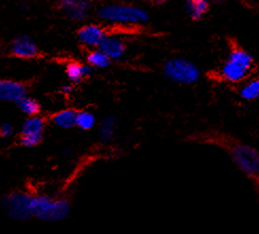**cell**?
<instances>
[{
  "mask_svg": "<svg viewBox=\"0 0 259 234\" xmlns=\"http://www.w3.org/2000/svg\"><path fill=\"white\" fill-rule=\"evenodd\" d=\"M98 16L107 24L121 26L143 25L150 18L146 10L127 4L104 5L98 10Z\"/></svg>",
  "mask_w": 259,
  "mask_h": 234,
  "instance_id": "cell-1",
  "label": "cell"
},
{
  "mask_svg": "<svg viewBox=\"0 0 259 234\" xmlns=\"http://www.w3.org/2000/svg\"><path fill=\"white\" fill-rule=\"evenodd\" d=\"M70 213V204L67 199L50 196L33 195L32 214L33 218L44 222H59L67 218Z\"/></svg>",
  "mask_w": 259,
  "mask_h": 234,
  "instance_id": "cell-2",
  "label": "cell"
},
{
  "mask_svg": "<svg viewBox=\"0 0 259 234\" xmlns=\"http://www.w3.org/2000/svg\"><path fill=\"white\" fill-rule=\"evenodd\" d=\"M253 66L254 58L251 53L242 48L235 47L221 66L220 76L229 83H240L247 78Z\"/></svg>",
  "mask_w": 259,
  "mask_h": 234,
  "instance_id": "cell-3",
  "label": "cell"
},
{
  "mask_svg": "<svg viewBox=\"0 0 259 234\" xmlns=\"http://www.w3.org/2000/svg\"><path fill=\"white\" fill-rule=\"evenodd\" d=\"M229 153L235 165L259 185V152L242 142L232 143Z\"/></svg>",
  "mask_w": 259,
  "mask_h": 234,
  "instance_id": "cell-4",
  "label": "cell"
},
{
  "mask_svg": "<svg viewBox=\"0 0 259 234\" xmlns=\"http://www.w3.org/2000/svg\"><path fill=\"white\" fill-rule=\"evenodd\" d=\"M33 194L24 191H14L6 194L0 201L7 217L16 221H28L33 218L32 214Z\"/></svg>",
  "mask_w": 259,
  "mask_h": 234,
  "instance_id": "cell-5",
  "label": "cell"
},
{
  "mask_svg": "<svg viewBox=\"0 0 259 234\" xmlns=\"http://www.w3.org/2000/svg\"><path fill=\"white\" fill-rule=\"evenodd\" d=\"M163 73L171 82L182 85L194 84L201 77L200 69L196 64L184 57L168 60L163 66Z\"/></svg>",
  "mask_w": 259,
  "mask_h": 234,
  "instance_id": "cell-6",
  "label": "cell"
},
{
  "mask_svg": "<svg viewBox=\"0 0 259 234\" xmlns=\"http://www.w3.org/2000/svg\"><path fill=\"white\" fill-rule=\"evenodd\" d=\"M46 129L45 120L39 115L27 116V119L21 124L19 142L24 147H35L38 145L42 138Z\"/></svg>",
  "mask_w": 259,
  "mask_h": 234,
  "instance_id": "cell-7",
  "label": "cell"
},
{
  "mask_svg": "<svg viewBox=\"0 0 259 234\" xmlns=\"http://www.w3.org/2000/svg\"><path fill=\"white\" fill-rule=\"evenodd\" d=\"M78 39L82 45L95 49L99 48L105 37L109 35L106 30L97 24L84 25L78 31Z\"/></svg>",
  "mask_w": 259,
  "mask_h": 234,
  "instance_id": "cell-8",
  "label": "cell"
},
{
  "mask_svg": "<svg viewBox=\"0 0 259 234\" xmlns=\"http://www.w3.org/2000/svg\"><path fill=\"white\" fill-rule=\"evenodd\" d=\"M36 42L28 35L17 36L11 45V54L20 60H32L38 55Z\"/></svg>",
  "mask_w": 259,
  "mask_h": 234,
  "instance_id": "cell-9",
  "label": "cell"
},
{
  "mask_svg": "<svg viewBox=\"0 0 259 234\" xmlns=\"http://www.w3.org/2000/svg\"><path fill=\"white\" fill-rule=\"evenodd\" d=\"M28 95L26 85L14 80L0 81V99L6 102L17 104Z\"/></svg>",
  "mask_w": 259,
  "mask_h": 234,
  "instance_id": "cell-10",
  "label": "cell"
},
{
  "mask_svg": "<svg viewBox=\"0 0 259 234\" xmlns=\"http://www.w3.org/2000/svg\"><path fill=\"white\" fill-rule=\"evenodd\" d=\"M58 5L68 18L75 21H82L88 18L91 11L90 0H59Z\"/></svg>",
  "mask_w": 259,
  "mask_h": 234,
  "instance_id": "cell-11",
  "label": "cell"
},
{
  "mask_svg": "<svg viewBox=\"0 0 259 234\" xmlns=\"http://www.w3.org/2000/svg\"><path fill=\"white\" fill-rule=\"evenodd\" d=\"M94 68L88 63L82 64L79 62H69L65 67V73L69 82L77 84L86 78H90L94 74Z\"/></svg>",
  "mask_w": 259,
  "mask_h": 234,
  "instance_id": "cell-12",
  "label": "cell"
},
{
  "mask_svg": "<svg viewBox=\"0 0 259 234\" xmlns=\"http://www.w3.org/2000/svg\"><path fill=\"white\" fill-rule=\"evenodd\" d=\"M99 48L112 61L120 60L126 50L124 41L120 37L112 36V35H107Z\"/></svg>",
  "mask_w": 259,
  "mask_h": 234,
  "instance_id": "cell-13",
  "label": "cell"
},
{
  "mask_svg": "<svg viewBox=\"0 0 259 234\" xmlns=\"http://www.w3.org/2000/svg\"><path fill=\"white\" fill-rule=\"evenodd\" d=\"M77 113L74 109L66 108L56 112L51 116V122L58 129L61 130H71L75 127L77 121Z\"/></svg>",
  "mask_w": 259,
  "mask_h": 234,
  "instance_id": "cell-14",
  "label": "cell"
},
{
  "mask_svg": "<svg viewBox=\"0 0 259 234\" xmlns=\"http://www.w3.org/2000/svg\"><path fill=\"white\" fill-rule=\"evenodd\" d=\"M117 120L113 115H107L102 119L99 126V138L102 143H110L116 135Z\"/></svg>",
  "mask_w": 259,
  "mask_h": 234,
  "instance_id": "cell-15",
  "label": "cell"
},
{
  "mask_svg": "<svg viewBox=\"0 0 259 234\" xmlns=\"http://www.w3.org/2000/svg\"><path fill=\"white\" fill-rule=\"evenodd\" d=\"M86 62L94 69H105L111 65L112 60L100 48H95L88 53Z\"/></svg>",
  "mask_w": 259,
  "mask_h": 234,
  "instance_id": "cell-16",
  "label": "cell"
},
{
  "mask_svg": "<svg viewBox=\"0 0 259 234\" xmlns=\"http://www.w3.org/2000/svg\"><path fill=\"white\" fill-rule=\"evenodd\" d=\"M185 8L187 14L193 20H198L207 13L209 0H186Z\"/></svg>",
  "mask_w": 259,
  "mask_h": 234,
  "instance_id": "cell-17",
  "label": "cell"
},
{
  "mask_svg": "<svg viewBox=\"0 0 259 234\" xmlns=\"http://www.w3.org/2000/svg\"><path fill=\"white\" fill-rule=\"evenodd\" d=\"M97 124V118L95 113L90 110H81L77 113V121H75V127L79 130L88 132L93 130Z\"/></svg>",
  "mask_w": 259,
  "mask_h": 234,
  "instance_id": "cell-18",
  "label": "cell"
},
{
  "mask_svg": "<svg viewBox=\"0 0 259 234\" xmlns=\"http://www.w3.org/2000/svg\"><path fill=\"white\" fill-rule=\"evenodd\" d=\"M16 105L18 109L27 116L38 115L40 112V104L38 103V101L31 97H28V95L23 100H20Z\"/></svg>",
  "mask_w": 259,
  "mask_h": 234,
  "instance_id": "cell-19",
  "label": "cell"
},
{
  "mask_svg": "<svg viewBox=\"0 0 259 234\" xmlns=\"http://www.w3.org/2000/svg\"><path fill=\"white\" fill-rule=\"evenodd\" d=\"M240 97L245 101H254L259 98V79L246 82L240 89Z\"/></svg>",
  "mask_w": 259,
  "mask_h": 234,
  "instance_id": "cell-20",
  "label": "cell"
},
{
  "mask_svg": "<svg viewBox=\"0 0 259 234\" xmlns=\"http://www.w3.org/2000/svg\"><path fill=\"white\" fill-rule=\"evenodd\" d=\"M13 135H14L13 126L8 122L2 123V125H0V136H2L3 138H10Z\"/></svg>",
  "mask_w": 259,
  "mask_h": 234,
  "instance_id": "cell-21",
  "label": "cell"
},
{
  "mask_svg": "<svg viewBox=\"0 0 259 234\" xmlns=\"http://www.w3.org/2000/svg\"><path fill=\"white\" fill-rule=\"evenodd\" d=\"M60 91L65 94V95H68L73 91V87L71 84H66V85H63V86L60 88Z\"/></svg>",
  "mask_w": 259,
  "mask_h": 234,
  "instance_id": "cell-22",
  "label": "cell"
},
{
  "mask_svg": "<svg viewBox=\"0 0 259 234\" xmlns=\"http://www.w3.org/2000/svg\"><path fill=\"white\" fill-rule=\"evenodd\" d=\"M150 2L155 6H160V5H164V4L168 3L169 0H150Z\"/></svg>",
  "mask_w": 259,
  "mask_h": 234,
  "instance_id": "cell-23",
  "label": "cell"
},
{
  "mask_svg": "<svg viewBox=\"0 0 259 234\" xmlns=\"http://www.w3.org/2000/svg\"><path fill=\"white\" fill-rule=\"evenodd\" d=\"M258 191H259V185H258Z\"/></svg>",
  "mask_w": 259,
  "mask_h": 234,
  "instance_id": "cell-24",
  "label": "cell"
}]
</instances>
